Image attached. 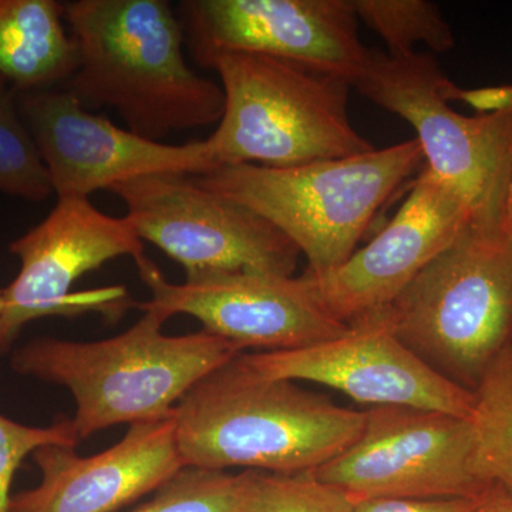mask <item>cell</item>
I'll return each mask as SVG.
<instances>
[{"label": "cell", "instance_id": "cell-13", "mask_svg": "<svg viewBox=\"0 0 512 512\" xmlns=\"http://www.w3.org/2000/svg\"><path fill=\"white\" fill-rule=\"evenodd\" d=\"M18 107L57 198H89L144 175L217 168L207 140L183 146L148 140L87 110L66 89L18 93Z\"/></svg>", "mask_w": 512, "mask_h": 512}, {"label": "cell", "instance_id": "cell-27", "mask_svg": "<svg viewBox=\"0 0 512 512\" xmlns=\"http://www.w3.org/2000/svg\"><path fill=\"white\" fill-rule=\"evenodd\" d=\"M505 217H507L508 228L512 232V148L510 158V174H508L507 202H505Z\"/></svg>", "mask_w": 512, "mask_h": 512}, {"label": "cell", "instance_id": "cell-4", "mask_svg": "<svg viewBox=\"0 0 512 512\" xmlns=\"http://www.w3.org/2000/svg\"><path fill=\"white\" fill-rule=\"evenodd\" d=\"M396 338L434 372L474 393L512 345V232L473 218L387 308Z\"/></svg>", "mask_w": 512, "mask_h": 512}, {"label": "cell", "instance_id": "cell-10", "mask_svg": "<svg viewBox=\"0 0 512 512\" xmlns=\"http://www.w3.org/2000/svg\"><path fill=\"white\" fill-rule=\"evenodd\" d=\"M109 191L126 205L138 238L183 266L185 276L295 274L301 252L291 239L254 211L202 187L192 174L144 175Z\"/></svg>", "mask_w": 512, "mask_h": 512}, {"label": "cell", "instance_id": "cell-24", "mask_svg": "<svg viewBox=\"0 0 512 512\" xmlns=\"http://www.w3.org/2000/svg\"><path fill=\"white\" fill-rule=\"evenodd\" d=\"M484 495L480 498H430V500L376 498V500L356 503L355 512H476Z\"/></svg>", "mask_w": 512, "mask_h": 512}, {"label": "cell", "instance_id": "cell-14", "mask_svg": "<svg viewBox=\"0 0 512 512\" xmlns=\"http://www.w3.org/2000/svg\"><path fill=\"white\" fill-rule=\"evenodd\" d=\"M258 375L332 387L357 403L436 410L471 419L476 396L434 372L386 325L380 312L339 338L309 348L241 353Z\"/></svg>", "mask_w": 512, "mask_h": 512}, {"label": "cell", "instance_id": "cell-28", "mask_svg": "<svg viewBox=\"0 0 512 512\" xmlns=\"http://www.w3.org/2000/svg\"><path fill=\"white\" fill-rule=\"evenodd\" d=\"M3 309V289H0V312Z\"/></svg>", "mask_w": 512, "mask_h": 512}, {"label": "cell", "instance_id": "cell-8", "mask_svg": "<svg viewBox=\"0 0 512 512\" xmlns=\"http://www.w3.org/2000/svg\"><path fill=\"white\" fill-rule=\"evenodd\" d=\"M311 473L355 504L376 498H480L493 488L478 470L470 419L407 406L367 409L359 439Z\"/></svg>", "mask_w": 512, "mask_h": 512}, {"label": "cell", "instance_id": "cell-15", "mask_svg": "<svg viewBox=\"0 0 512 512\" xmlns=\"http://www.w3.org/2000/svg\"><path fill=\"white\" fill-rule=\"evenodd\" d=\"M473 212L424 165L392 220L338 268L305 274L319 302L345 325L387 308L458 237Z\"/></svg>", "mask_w": 512, "mask_h": 512}, {"label": "cell", "instance_id": "cell-9", "mask_svg": "<svg viewBox=\"0 0 512 512\" xmlns=\"http://www.w3.org/2000/svg\"><path fill=\"white\" fill-rule=\"evenodd\" d=\"M18 256L19 274L3 289L0 312V353L8 352L28 323L47 316L101 312L120 319L136 302L121 286L72 293L89 272L121 256H144V244L127 218L110 217L89 198H57L52 212L10 242Z\"/></svg>", "mask_w": 512, "mask_h": 512}, {"label": "cell", "instance_id": "cell-7", "mask_svg": "<svg viewBox=\"0 0 512 512\" xmlns=\"http://www.w3.org/2000/svg\"><path fill=\"white\" fill-rule=\"evenodd\" d=\"M353 87L414 128L424 165L466 201L473 218L507 221L512 111L458 113L450 106L458 86L430 53L393 57L372 50Z\"/></svg>", "mask_w": 512, "mask_h": 512}, {"label": "cell", "instance_id": "cell-22", "mask_svg": "<svg viewBox=\"0 0 512 512\" xmlns=\"http://www.w3.org/2000/svg\"><path fill=\"white\" fill-rule=\"evenodd\" d=\"M244 473L184 467L133 512H238Z\"/></svg>", "mask_w": 512, "mask_h": 512}, {"label": "cell", "instance_id": "cell-23", "mask_svg": "<svg viewBox=\"0 0 512 512\" xmlns=\"http://www.w3.org/2000/svg\"><path fill=\"white\" fill-rule=\"evenodd\" d=\"M79 443L72 419L67 417L47 427H32L0 414V512L10 510L13 477L26 457L47 444L76 447Z\"/></svg>", "mask_w": 512, "mask_h": 512}, {"label": "cell", "instance_id": "cell-20", "mask_svg": "<svg viewBox=\"0 0 512 512\" xmlns=\"http://www.w3.org/2000/svg\"><path fill=\"white\" fill-rule=\"evenodd\" d=\"M0 192L30 202L55 194L50 175L20 117L18 92L0 77Z\"/></svg>", "mask_w": 512, "mask_h": 512}, {"label": "cell", "instance_id": "cell-26", "mask_svg": "<svg viewBox=\"0 0 512 512\" xmlns=\"http://www.w3.org/2000/svg\"><path fill=\"white\" fill-rule=\"evenodd\" d=\"M476 512H512V498L500 488L493 487L484 495Z\"/></svg>", "mask_w": 512, "mask_h": 512}, {"label": "cell", "instance_id": "cell-5", "mask_svg": "<svg viewBox=\"0 0 512 512\" xmlns=\"http://www.w3.org/2000/svg\"><path fill=\"white\" fill-rule=\"evenodd\" d=\"M416 138L295 167L242 164L194 175L211 192L254 211L308 259L311 274L342 265L387 201L424 167Z\"/></svg>", "mask_w": 512, "mask_h": 512}, {"label": "cell", "instance_id": "cell-21", "mask_svg": "<svg viewBox=\"0 0 512 512\" xmlns=\"http://www.w3.org/2000/svg\"><path fill=\"white\" fill-rule=\"evenodd\" d=\"M238 512H355V503L311 471L276 474L247 470Z\"/></svg>", "mask_w": 512, "mask_h": 512}, {"label": "cell", "instance_id": "cell-6", "mask_svg": "<svg viewBox=\"0 0 512 512\" xmlns=\"http://www.w3.org/2000/svg\"><path fill=\"white\" fill-rule=\"evenodd\" d=\"M220 76L225 97L207 138L215 170L255 164L286 168L367 153L353 127L350 83L275 57L218 53L202 63Z\"/></svg>", "mask_w": 512, "mask_h": 512}, {"label": "cell", "instance_id": "cell-12", "mask_svg": "<svg viewBox=\"0 0 512 512\" xmlns=\"http://www.w3.org/2000/svg\"><path fill=\"white\" fill-rule=\"evenodd\" d=\"M185 46L200 64L218 53L275 57L355 86L372 49L359 37L353 0H185Z\"/></svg>", "mask_w": 512, "mask_h": 512}, {"label": "cell", "instance_id": "cell-19", "mask_svg": "<svg viewBox=\"0 0 512 512\" xmlns=\"http://www.w3.org/2000/svg\"><path fill=\"white\" fill-rule=\"evenodd\" d=\"M357 18L366 23L393 57L412 55L417 45L446 53L456 45L439 6L429 0H353Z\"/></svg>", "mask_w": 512, "mask_h": 512}, {"label": "cell", "instance_id": "cell-3", "mask_svg": "<svg viewBox=\"0 0 512 512\" xmlns=\"http://www.w3.org/2000/svg\"><path fill=\"white\" fill-rule=\"evenodd\" d=\"M143 312L114 338H37L15 350L10 359L19 375L69 389L76 403L72 423L80 441L117 424L170 419L195 384L244 352L204 329L165 335L168 319L158 312Z\"/></svg>", "mask_w": 512, "mask_h": 512}, {"label": "cell", "instance_id": "cell-1", "mask_svg": "<svg viewBox=\"0 0 512 512\" xmlns=\"http://www.w3.org/2000/svg\"><path fill=\"white\" fill-rule=\"evenodd\" d=\"M63 8L79 55L63 89L87 110H114L127 130L160 143L220 123L221 84L187 63L183 26L170 3L74 0Z\"/></svg>", "mask_w": 512, "mask_h": 512}, {"label": "cell", "instance_id": "cell-11", "mask_svg": "<svg viewBox=\"0 0 512 512\" xmlns=\"http://www.w3.org/2000/svg\"><path fill=\"white\" fill-rule=\"evenodd\" d=\"M134 262L151 293L150 301L136 302V308L167 319L192 316L202 329L242 350L309 348L349 330L323 308L306 274L211 271L187 275L183 284H171L148 256Z\"/></svg>", "mask_w": 512, "mask_h": 512}, {"label": "cell", "instance_id": "cell-2", "mask_svg": "<svg viewBox=\"0 0 512 512\" xmlns=\"http://www.w3.org/2000/svg\"><path fill=\"white\" fill-rule=\"evenodd\" d=\"M185 467L309 473L362 434L365 412L346 409L296 382L258 375L241 353L205 376L175 406Z\"/></svg>", "mask_w": 512, "mask_h": 512}, {"label": "cell", "instance_id": "cell-18", "mask_svg": "<svg viewBox=\"0 0 512 512\" xmlns=\"http://www.w3.org/2000/svg\"><path fill=\"white\" fill-rule=\"evenodd\" d=\"M471 416L481 476L512 498V345L487 370Z\"/></svg>", "mask_w": 512, "mask_h": 512}, {"label": "cell", "instance_id": "cell-17", "mask_svg": "<svg viewBox=\"0 0 512 512\" xmlns=\"http://www.w3.org/2000/svg\"><path fill=\"white\" fill-rule=\"evenodd\" d=\"M77 46L63 3L0 0V77L18 93L57 89L72 79Z\"/></svg>", "mask_w": 512, "mask_h": 512}, {"label": "cell", "instance_id": "cell-16", "mask_svg": "<svg viewBox=\"0 0 512 512\" xmlns=\"http://www.w3.org/2000/svg\"><path fill=\"white\" fill-rule=\"evenodd\" d=\"M32 457L40 483L12 495L9 512H114L157 491L185 467L174 416L133 424L119 443L94 456L47 444Z\"/></svg>", "mask_w": 512, "mask_h": 512}, {"label": "cell", "instance_id": "cell-25", "mask_svg": "<svg viewBox=\"0 0 512 512\" xmlns=\"http://www.w3.org/2000/svg\"><path fill=\"white\" fill-rule=\"evenodd\" d=\"M456 101L467 104L477 114L512 111V83L498 86L461 89L458 87Z\"/></svg>", "mask_w": 512, "mask_h": 512}]
</instances>
